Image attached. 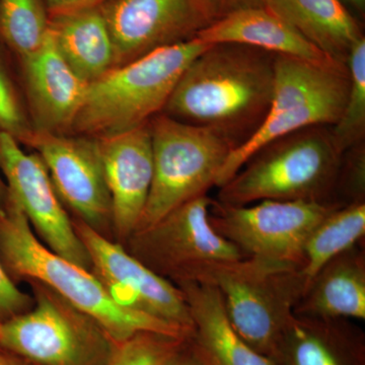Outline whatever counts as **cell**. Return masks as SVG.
Wrapping results in <instances>:
<instances>
[{"label": "cell", "instance_id": "1", "mask_svg": "<svg viewBox=\"0 0 365 365\" xmlns=\"http://www.w3.org/2000/svg\"><path fill=\"white\" fill-rule=\"evenodd\" d=\"M275 58L251 46L210 45L182 72L163 114L210 129L237 148L267 117Z\"/></svg>", "mask_w": 365, "mask_h": 365}, {"label": "cell", "instance_id": "2", "mask_svg": "<svg viewBox=\"0 0 365 365\" xmlns=\"http://www.w3.org/2000/svg\"><path fill=\"white\" fill-rule=\"evenodd\" d=\"M0 263L16 284L21 281L42 283L88 314L114 343L145 331L179 338L192 334L118 304L91 270L46 247L33 232L20 206L9 196L6 205L0 206Z\"/></svg>", "mask_w": 365, "mask_h": 365}, {"label": "cell", "instance_id": "3", "mask_svg": "<svg viewBox=\"0 0 365 365\" xmlns=\"http://www.w3.org/2000/svg\"><path fill=\"white\" fill-rule=\"evenodd\" d=\"M343 155L331 126L300 129L255 153L220 187L217 201L228 205L263 200L335 204L334 194Z\"/></svg>", "mask_w": 365, "mask_h": 365}, {"label": "cell", "instance_id": "4", "mask_svg": "<svg viewBox=\"0 0 365 365\" xmlns=\"http://www.w3.org/2000/svg\"><path fill=\"white\" fill-rule=\"evenodd\" d=\"M209 46L195 38L115 67L88 85L71 132L102 138L150 123L163 113L185 69Z\"/></svg>", "mask_w": 365, "mask_h": 365}, {"label": "cell", "instance_id": "5", "mask_svg": "<svg viewBox=\"0 0 365 365\" xmlns=\"http://www.w3.org/2000/svg\"><path fill=\"white\" fill-rule=\"evenodd\" d=\"M350 86L347 66L276 55L272 102L267 117L246 143L230 151L216 179L222 187L250 158L275 139L307 127L334 126Z\"/></svg>", "mask_w": 365, "mask_h": 365}, {"label": "cell", "instance_id": "6", "mask_svg": "<svg viewBox=\"0 0 365 365\" xmlns=\"http://www.w3.org/2000/svg\"><path fill=\"white\" fill-rule=\"evenodd\" d=\"M302 268L247 257L206 266L192 281L217 288L235 330L269 357L306 292Z\"/></svg>", "mask_w": 365, "mask_h": 365}, {"label": "cell", "instance_id": "7", "mask_svg": "<svg viewBox=\"0 0 365 365\" xmlns=\"http://www.w3.org/2000/svg\"><path fill=\"white\" fill-rule=\"evenodd\" d=\"M34 304L0 321V348L33 365H109L115 343L95 319L42 283Z\"/></svg>", "mask_w": 365, "mask_h": 365}, {"label": "cell", "instance_id": "8", "mask_svg": "<svg viewBox=\"0 0 365 365\" xmlns=\"http://www.w3.org/2000/svg\"><path fill=\"white\" fill-rule=\"evenodd\" d=\"M150 125L153 182L135 230L150 227L182 204L206 195L234 150L232 143L215 131L163 113L153 117Z\"/></svg>", "mask_w": 365, "mask_h": 365}, {"label": "cell", "instance_id": "9", "mask_svg": "<svg viewBox=\"0 0 365 365\" xmlns=\"http://www.w3.org/2000/svg\"><path fill=\"white\" fill-rule=\"evenodd\" d=\"M212 201L206 194L182 204L150 227L135 230L124 248L174 284L193 280L211 264L247 258L211 225Z\"/></svg>", "mask_w": 365, "mask_h": 365}, {"label": "cell", "instance_id": "10", "mask_svg": "<svg viewBox=\"0 0 365 365\" xmlns=\"http://www.w3.org/2000/svg\"><path fill=\"white\" fill-rule=\"evenodd\" d=\"M340 207L309 201L228 205L213 200L209 220L215 232L245 256L302 267L309 235L326 216Z\"/></svg>", "mask_w": 365, "mask_h": 365}, {"label": "cell", "instance_id": "11", "mask_svg": "<svg viewBox=\"0 0 365 365\" xmlns=\"http://www.w3.org/2000/svg\"><path fill=\"white\" fill-rule=\"evenodd\" d=\"M0 173L9 196L20 206L38 239L55 253L91 270L86 247L39 155L26 153L16 139L0 133Z\"/></svg>", "mask_w": 365, "mask_h": 365}, {"label": "cell", "instance_id": "12", "mask_svg": "<svg viewBox=\"0 0 365 365\" xmlns=\"http://www.w3.org/2000/svg\"><path fill=\"white\" fill-rule=\"evenodd\" d=\"M28 146L42 158L63 205L79 222L110 239L112 200L98 139L34 132Z\"/></svg>", "mask_w": 365, "mask_h": 365}, {"label": "cell", "instance_id": "13", "mask_svg": "<svg viewBox=\"0 0 365 365\" xmlns=\"http://www.w3.org/2000/svg\"><path fill=\"white\" fill-rule=\"evenodd\" d=\"M91 259V271L122 306L132 307L187 331L193 322L182 290L137 260L123 245L72 220Z\"/></svg>", "mask_w": 365, "mask_h": 365}, {"label": "cell", "instance_id": "14", "mask_svg": "<svg viewBox=\"0 0 365 365\" xmlns=\"http://www.w3.org/2000/svg\"><path fill=\"white\" fill-rule=\"evenodd\" d=\"M115 67L192 39L215 23L205 0H110L101 6Z\"/></svg>", "mask_w": 365, "mask_h": 365}, {"label": "cell", "instance_id": "15", "mask_svg": "<svg viewBox=\"0 0 365 365\" xmlns=\"http://www.w3.org/2000/svg\"><path fill=\"white\" fill-rule=\"evenodd\" d=\"M112 200L113 235L124 244L143 217L153 176L150 123L97 138Z\"/></svg>", "mask_w": 365, "mask_h": 365}, {"label": "cell", "instance_id": "16", "mask_svg": "<svg viewBox=\"0 0 365 365\" xmlns=\"http://www.w3.org/2000/svg\"><path fill=\"white\" fill-rule=\"evenodd\" d=\"M21 63L34 132L71 131L88 85L62 58L51 30L40 49Z\"/></svg>", "mask_w": 365, "mask_h": 365}, {"label": "cell", "instance_id": "17", "mask_svg": "<svg viewBox=\"0 0 365 365\" xmlns=\"http://www.w3.org/2000/svg\"><path fill=\"white\" fill-rule=\"evenodd\" d=\"M269 359L274 365H365V335L353 319L292 314Z\"/></svg>", "mask_w": 365, "mask_h": 365}, {"label": "cell", "instance_id": "18", "mask_svg": "<svg viewBox=\"0 0 365 365\" xmlns=\"http://www.w3.org/2000/svg\"><path fill=\"white\" fill-rule=\"evenodd\" d=\"M196 38L208 45H246L314 63H338L266 6L232 11L204 29Z\"/></svg>", "mask_w": 365, "mask_h": 365}, {"label": "cell", "instance_id": "19", "mask_svg": "<svg viewBox=\"0 0 365 365\" xmlns=\"http://www.w3.org/2000/svg\"><path fill=\"white\" fill-rule=\"evenodd\" d=\"M294 314L364 321V240L334 257L312 278Z\"/></svg>", "mask_w": 365, "mask_h": 365}, {"label": "cell", "instance_id": "20", "mask_svg": "<svg viewBox=\"0 0 365 365\" xmlns=\"http://www.w3.org/2000/svg\"><path fill=\"white\" fill-rule=\"evenodd\" d=\"M176 285L188 304L194 338L215 365H274L235 330L217 288L196 281Z\"/></svg>", "mask_w": 365, "mask_h": 365}, {"label": "cell", "instance_id": "21", "mask_svg": "<svg viewBox=\"0 0 365 365\" xmlns=\"http://www.w3.org/2000/svg\"><path fill=\"white\" fill-rule=\"evenodd\" d=\"M266 7L327 57L347 66L364 34L341 0H267Z\"/></svg>", "mask_w": 365, "mask_h": 365}, {"label": "cell", "instance_id": "22", "mask_svg": "<svg viewBox=\"0 0 365 365\" xmlns=\"http://www.w3.org/2000/svg\"><path fill=\"white\" fill-rule=\"evenodd\" d=\"M50 30L62 58L88 85L114 68V47L101 6L54 16Z\"/></svg>", "mask_w": 365, "mask_h": 365}, {"label": "cell", "instance_id": "23", "mask_svg": "<svg viewBox=\"0 0 365 365\" xmlns=\"http://www.w3.org/2000/svg\"><path fill=\"white\" fill-rule=\"evenodd\" d=\"M365 237V203L350 204L334 210L309 235L304 247L302 271L309 284L334 257L351 248Z\"/></svg>", "mask_w": 365, "mask_h": 365}, {"label": "cell", "instance_id": "24", "mask_svg": "<svg viewBox=\"0 0 365 365\" xmlns=\"http://www.w3.org/2000/svg\"><path fill=\"white\" fill-rule=\"evenodd\" d=\"M49 31L42 0H0V38L20 61L40 49Z\"/></svg>", "mask_w": 365, "mask_h": 365}, {"label": "cell", "instance_id": "25", "mask_svg": "<svg viewBox=\"0 0 365 365\" xmlns=\"http://www.w3.org/2000/svg\"><path fill=\"white\" fill-rule=\"evenodd\" d=\"M350 86L337 123L331 127L335 143L345 153L364 143L365 136V38L352 48L347 61Z\"/></svg>", "mask_w": 365, "mask_h": 365}, {"label": "cell", "instance_id": "26", "mask_svg": "<svg viewBox=\"0 0 365 365\" xmlns=\"http://www.w3.org/2000/svg\"><path fill=\"white\" fill-rule=\"evenodd\" d=\"M186 338L148 331L136 333L115 343L109 365H163Z\"/></svg>", "mask_w": 365, "mask_h": 365}, {"label": "cell", "instance_id": "27", "mask_svg": "<svg viewBox=\"0 0 365 365\" xmlns=\"http://www.w3.org/2000/svg\"><path fill=\"white\" fill-rule=\"evenodd\" d=\"M0 133L13 137L21 145H29L34 134L11 74L0 56Z\"/></svg>", "mask_w": 365, "mask_h": 365}, {"label": "cell", "instance_id": "28", "mask_svg": "<svg viewBox=\"0 0 365 365\" xmlns=\"http://www.w3.org/2000/svg\"><path fill=\"white\" fill-rule=\"evenodd\" d=\"M334 203L341 207L365 203L364 143L345 151L336 184Z\"/></svg>", "mask_w": 365, "mask_h": 365}, {"label": "cell", "instance_id": "29", "mask_svg": "<svg viewBox=\"0 0 365 365\" xmlns=\"http://www.w3.org/2000/svg\"><path fill=\"white\" fill-rule=\"evenodd\" d=\"M33 304L32 295L21 292L0 263V321L26 313Z\"/></svg>", "mask_w": 365, "mask_h": 365}, {"label": "cell", "instance_id": "30", "mask_svg": "<svg viewBox=\"0 0 365 365\" xmlns=\"http://www.w3.org/2000/svg\"><path fill=\"white\" fill-rule=\"evenodd\" d=\"M163 365H215L193 334L182 341Z\"/></svg>", "mask_w": 365, "mask_h": 365}, {"label": "cell", "instance_id": "31", "mask_svg": "<svg viewBox=\"0 0 365 365\" xmlns=\"http://www.w3.org/2000/svg\"><path fill=\"white\" fill-rule=\"evenodd\" d=\"M215 21L239 9L265 6L267 0H205Z\"/></svg>", "mask_w": 365, "mask_h": 365}, {"label": "cell", "instance_id": "32", "mask_svg": "<svg viewBox=\"0 0 365 365\" xmlns=\"http://www.w3.org/2000/svg\"><path fill=\"white\" fill-rule=\"evenodd\" d=\"M110 0H46L48 9L53 16H61L81 9L102 6Z\"/></svg>", "mask_w": 365, "mask_h": 365}, {"label": "cell", "instance_id": "33", "mask_svg": "<svg viewBox=\"0 0 365 365\" xmlns=\"http://www.w3.org/2000/svg\"><path fill=\"white\" fill-rule=\"evenodd\" d=\"M0 365H33L13 353L0 348Z\"/></svg>", "mask_w": 365, "mask_h": 365}, {"label": "cell", "instance_id": "34", "mask_svg": "<svg viewBox=\"0 0 365 365\" xmlns=\"http://www.w3.org/2000/svg\"><path fill=\"white\" fill-rule=\"evenodd\" d=\"M7 200H9V192H7V187L4 178L0 173V206L4 207L6 205Z\"/></svg>", "mask_w": 365, "mask_h": 365}, {"label": "cell", "instance_id": "35", "mask_svg": "<svg viewBox=\"0 0 365 365\" xmlns=\"http://www.w3.org/2000/svg\"><path fill=\"white\" fill-rule=\"evenodd\" d=\"M346 1L359 9H364L365 4V0H346Z\"/></svg>", "mask_w": 365, "mask_h": 365}]
</instances>
